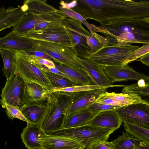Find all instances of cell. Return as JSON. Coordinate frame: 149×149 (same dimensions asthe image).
<instances>
[{
	"label": "cell",
	"instance_id": "obj_9",
	"mask_svg": "<svg viewBox=\"0 0 149 149\" xmlns=\"http://www.w3.org/2000/svg\"><path fill=\"white\" fill-rule=\"evenodd\" d=\"M67 18L65 13L60 10L57 12L40 15L26 12L22 20L13 27V31L20 36L33 31L37 25L41 22Z\"/></svg>",
	"mask_w": 149,
	"mask_h": 149
},
{
	"label": "cell",
	"instance_id": "obj_43",
	"mask_svg": "<svg viewBox=\"0 0 149 149\" xmlns=\"http://www.w3.org/2000/svg\"><path fill=\"white\" fill-rule=\"evenodd\" d=\"M146 82V81L145 80L141 79L138 81L136 83L139 86H142L145 85Z\"/></svg>",
	"mask_w": 149,
	"mask_h": 149
},
{
	"label": "cell",
	"instance_id": "obj_15",
	"mask_svg": "<svg viewBox=\"0 0 149 149\" xmlns=\"http://www.w3.org/2000/svg\"><path fill=\"white\" fill-rule=\"evenodd\" d=\"M84 71L91 78L95 85L109 88L124 87V85H113L107 77L102 68L87 59L78 57Z\"/></svg>",
	"mask_w": 149,
	"mask_h": 149
},
{
	"label": "cell",
	"instance_id": "obj_45",
	"mask_svg": "<svg viewBox=\"0 0 149 149\" xmlns=\"http://www.w3.org/2000/svg\"><path fill=\"white\" fill-rule=\"evenodd\" d=\"M145 20L149 23V18L145 19Z\"/></svg>",
	"mask_w": 149,
	"mask_h": 149
},
{
	"label": "cell",
	"instance_id": "obj_37",
	"mask_svg": "<svg viewBox=\"0 0 149 149\" xmlns=\"http://www.w3.org/2000/svg\"><path fill=\"white\" fill-rule=\"evenodd\" d=\"M24 52L29 55H34L41 58L48 59L55 62L53 58L35 48L29 51Z\"/></svg>",
	"mask_w": 149,
	"mask_h": 149
},
{
	"label": "cell",
	"instance_id": "obj_29",
	"mask_svg": "<svg viewBox=\"0 0 149 149\" xmlns=\"http://www.w3.org/2000/svg\"><path fill=\"white\" fill-rule=\"evenodd\" d=\"M87 42L91 49L89 55L94 53L104 47L108 46V40L105 37L94 32L86 38Z\"/></svg>",
	"mask_w": 149,
	"mask_h": 149
},
{
	"label": "cell",
	"instance_id": "obj_28",
	"mask_svg": "<svg viewBox=\"0 0 149 149\" xmlns=\"http://www.w3.org/2000/svg\"><path fill=\"white\" fill-rule=\"evenodd\" d=\"M122 93L136 94L145 104L149 105V81H146L145 85L142 86H139L136 83L125 86Z\"/></svg>",
	"mask_w": 149,
	"mask_h": 149
},
{
	"label": "cell",
	"instance_id": "obj_41",
	"mask_svg": "<svg viewBox=\"0 0 149 149\" xmlns=\"http://www.w3.org/2000/svg\"><path fill=\"white\" fill-rule=\"evenodd\" d=\"M136 61H139L143 64L149 66V53L138 58Z\"/></svg>",
	"mask_w": 149,
	"mask_h": 149
},
{
	"label": "cell",
	"instance_id": "obj_8",
	"mask_svg": "<svg viewBox=\"0 0 149 149\" xmlns=\"http://www.w3.org/2000/svg\"><path fill=\"white\" fill-rule=\"evenodd\" d=\"M115 111L123 121L149 130V105L134 104L120 107Z\"/></svg>",
	"mask_w": 149,
	"mask_h": 149
},
{
	"label": "cell",
	"instance_id": "obj_11",
	"mask_svg": "<svg viewBox=\"0 0 149 149\" xmlns=\"http://www.w3.org/2000/svg\"><path fill=\"white\" fill-rule=\"evenodd\" d=\"M108 88L106 87L77 92H64L71 98L66 116L87 108L95 102L100 96L106 92Z\"/></svg>",
	"mask_w": 149,
	"mask_h": 149
},
{
	"label": "cell",
	"instance_id": "obj_2",
	"mask_svg": "<svg viewBox=\"0 0 149 149\" xmlns=\"http://www.w3.org/2000/svg\"><path fill=\"white\" fill-rule=\"evenodd\" d=\"M114 131L89 123L79 127L62 128L45 134L69 138L77 142L83 148L87 149L91 147L97 141H107L110 135Z\"/></svg>",
	"mask_w": 149,
	"mask_h": 149
},
{
	"label": "cell",
	"instance_id": "obj_1",
	"mask_svg": "<svg viewBox=\"0 0 149 149\" xmlns=\"http://www.w3.org/2000/svg\"><path fill=\"white\" fill-rule=\"evenodd\" d=\"M92 30L104 35L108 40V46L149 43V23L145 19H116L95 26Z\"/></svg>",
	"mask_w": 149,
	"mask_h": 149
},
{
	"label": "cell",
	"instance_id": "obj_35",
	"mask_svg": "<svg viewBox=\"0 0 149 149\" xmlns=\"http://www.w3.org/2000/svg\"><path fill=\"white\" fill-rule=\"evenodd\" d=\"M29 56L34 63L43 68L47 70L48 68L55 67L54 62L52 61L41 58L34 55Z\"/></svg>",
	"mask_w": 149,
	"mask_h": 149
},
{
	"label": "cell",
	"instance_id": "obj_33",
	"mask_svg": "<svg viewBox=\"0 0 149 149\" xmlns=\"http://www.w3.org/2000/svg\"><path fill=\"white\" fill-rule=\"evenodd\" d=\"M120 107L113 105L94 102L87 108L94 113L97 114L99 113L109 110H116Z\"/></svg>",
	"mask_w": 149,
	"mask_h": 149
},
{
	"label": "cell",
	"instance_id": "obj_13",
	"mask_svg": "<svg viewBox=\"0 0 149 149\" xmlns=\"http://www.w3.org/2000/svg\"><path fill=\"white\" fill-rule=\"evenodd\" d=\"M24 81L19 75L16 73L6 79L4 86L2 89L1 100L6 103L20 107Z\"/></svg>",
	"mask_w": 149,
	"mask_h": 149
},
{
	"label": "cell",
	"instance_id": "obj_14",
	"mask_svg": "<svg viewBox=\"0 0 149 149\" xmlns=\"http://www.w3.org/2000/svg\"><path fill=\"white\" fill-rule=\"evenodd\" d=\"M112 83L129 80L141 79L149 81V76L135 71L128 65L119 66H101Z\"/></svg>",
	"mask_w": 149,
	"mask_h": 149
},
{
	"label": "cell",
	"instance_id": "obj_3",
	"mask_svg": "<svg viewBox=\"0 0 149 149\" xmlns=\"http://www.w3.org/2000/svg\"><path fill=\"white\" fill-rule=\"evenodd\" d=\"M49 109L40 127L45 133L63 128L71 97L64 92L52 91L48 96Z\"/></svg>",
	"mask_w": 149,
	"mask_h": 149
},
{
	"label": "cell",
	"instance_id": "obj_44",
	"mask_svg": "<svg viewBox=\"0 0 149 149\" xmlns=\"http://www.w3.org/2000/svg\"><path fill=\"white\" fill-rule=\"evenodd\" d=\"M45 149V148H38V149ZM83 149H92L91 147H90V148H83Z\"/></svg>",
	"mask_w": 149,
	"mask_h": 149
},
{
	"label": "cell",
	"instance_id": "obj_18",
	"mask_svg": "<svg viewBox=\"0 0 149 149\" xmlns=\"http://www.w3.org/2000/svg\"><path fill=\"white\" fill-rule=\"evenodd\" d=\"M123 120L115 110L103 111L97 114L89 124L95 126L115 130L121 125Z\"/></svg>",
	"mask_w": 149,
	"mask_h": 149
},
{
	"label": "cell",
	"instance_id": "obj_39",
	"mask_svg": "<svg viewBox=\"0 0 149 149\" xmlns=\"http://www.w3.org/2000/svg\"><path fill=\"white\" fill-rule=\"evenodd\" d=\"M59 8L60 10L63 11L65 13L67 18H72L77 19L75 16L76 12L72 9L63 8L61 6H59Z\"/></svg>",
	"mask_w": 149,
	"mask_h": 149
},
{
	"label": "cell",
	"instance_id": "obj_16",
	"mask_svg": "<svg viewBox=\"0 0 149 149\" xmlns=\"http://www.w3.org/2000/svg\"><path fill=\"white\" fill-rule=\"evenodd\" d=\"M0 48L24 52L35 48L33 39L19 36L13 31L0 38Z\"/></svg>",
	"mask_w": 149,
	"mask_h": 149
},
{
	"label": "cell",
	"instance_id": "obj_38",
	"mask_svg": "<svg viewBox=\"0 0 149 149\" xmlns=\"http://www.w3.org/2000/svg\"><path fill=\"white\" fill-rule=\"evenodd\" d=\"M52 73L57 74L62 76L65 77L73 82L77 85H80L77 81L74 79L69 76L65 73L62 72L56 67L52 68L46 70Z\"/></svg>",
	"mask_w": 149,
	"mask_h": 149
},
{
	"label": "cell",
	"instance_id": "obj_32",
	"mask_svg": "<svg viewBox=\"0 0 149 149\" xmlns=\"http://www.w3.org/2000/svg\"><path fill=\"white\" fill-rule=\"evenodd\" d=\"M105 87H102L95 85H79L63 88H53V91L67 93L77 92L90 90L99 89Z\"/></svg>",
	"mask_w": 149,
	"mask_h": 149
},
{
	"label": "cell",
	"instance_id": "obj_22",
	"mask_svg": "<svg viewBox=\"0 0 149 149\" xmlns=\"http://www.w3.org/2000/svg\"><path fill=\"white\" fill-rule=\"evenodd\" d=\"M96 114L87 108L66 116L63 128L75 127L89 123Z\"/></svg>",
	"mask_w": 149,
	"mask_h": 149
},
{
	"label": "cell",
	"instance_id": "obj_42",
	"mask_svg": "<svg viewBox=\"0 0 149 149\" xmlns=\"http://www.w3.org/2000/svg\"><path fill=\"white\" fill-rule=\"evenodd\" d=\"M135 149H149V147L143 142H141Z\"/></svg>",
	"mask_w": 149,
	"mask_h": 149
},
{
	"label": "cell",
	"instance_id": "obj_31",
	"mask_svg": "<svg viewBox=\"0 0 149 149\" xmlns=\"http://www.w3.org/2000/svg\"><path fill=\"white\" fill-rule=\"evenodd\" d=\"M1 104L2 107L5 109V111L8 117L12 120L14 118H16L23 121L28 122V120L22 114L19 109V107L17 106L8 104L1 99Z\"/></svg>",
	"mask_w": 149,
	"mask_h": 149
},
{
	"label": "cell",
	"instance_id": "obj_17",
	"mask_svg": "<svg viewBox=\"0 0 149 149\" xmlns=\"http://www.w3.org/2000/svg\"><path fill=\"white\" fill-rule=\"evenodd\" d=\"M38 139L42 148L45 149H83L84 148L75 141L64 137L45 134Z\"/></svg>",
	"mask_w": 149,
	"mask_h": 149
},
{
	"label": "cell",
	"instance_id": "obj_19",
	"mask_svg": "<svg viewBox=\"0 0 149 149\" xmlns=\"http://www.w3.org/2000/svg\"><path fill=\"white\" fill-rule=\"evenodd\" d=\"M22 80L24 81V86L20 107L32 102L45 99L52 92L36 83L24 79Z\"/></svg>",
	"mask_w": 149,
	"mask_h": 149
},
{
	"label": "cell",
	"instance_id": "obj_24",
	"mask_svg": "<svg viewBox=\"0 0 149 149\" xmlns=\"http://www.w3.org/2000/svg\"><path fill=\"white\" fill-rule=\"evenodd\" d=\"M55 67L76 79L80 85H95L91 78L83 70L55 63Z\"/></svg>",
	"mask_w": 149,
	"mask_h": 149
},
{
	"label": "cell",
	"instance_id": "obj_27",
	"mask_svg": "<svg viewBox=\"0 0 149 149\" xmlns=\"http://www.w3.org/2000/svg\"><path fill=\"white\" fill-rule=\"evenodd\" d=\"M114 149H135L141 142L127 132L119 136L112 141Z\"/></svg>",
	"mask_w": 149,
	"mask_h": 149
},
{
	"label": "cell",
	"instance_id": "obj_34",
	"mask_svg": "<svg viewBox=\"0 0 149 149\" xmlns=\"http://www.w3.org/2000/svg\"><path fill=\"white\" fill-rule=\"evenodd\" d=\"M149 53V43L140 47L135 50L126 61L125 65H128L130 63L136 61L138 58Z\"/></svg>",
	"mask_w": 149,
	"mask_h": 149
},
{
	"label": "cell",
	"instance_id": "obj_20",
	"mask_svg": "<svg viewBox=\"0 0 149 149\" xmlns=\"http://www.w3.org/2000/svg\"><path fill=\"white\" fill-rule=\"evenodd\" d=\"M26 12L21 7H4L0 9V31H1L17 24L25 16Z\"/></svg>",
	"mask_w": 149,
	"mask_h": 149
},
{
	"label": "cell",
	"instance_id": "obj_25",
	"mask_svg": "<svg viewBox=\"0 0 149 149\" xmlns=\"http://www.w3.org/2000/svg\"><path fill=\"white\" fill-rule=\"evenodd\" d=\"M0 52L3 63V70L4 76L8 79L16 73V56L15 51L0 48Z\"/></svg>",
	"mask_w": 149,
	"mask_h": 149
},
{
	"label": "cell",
	"instance_id": "obj_6",
	"mask_svg": "<svg viewBox=\"0 0 149 149\" xmlns=\"http://www.w3.org/2000/svg\"><path fill=\"white\" fill-rule=\"evenodd\" d=\"M15 51L16 73L22 79L36 83L53 91V87L42 68L34 63L29 56L24 52Z\"/></svg>",
	"mask_w": 149,
	"mask_h": 149
},
{
	"label": "cell",
	"instance_id": "obj_23",
	"mask_svg": "<svg viewBox=\"0 0 149 149\" xmlns=\"http://www.w3.org/2000/svg\"><path fill=\"white\" fill-rule=\"evenodd\" d=\"M45 0H26L21 7L25 12L34 14H42L58 12L59 10L46 3Z\"/></svg>",
	"mask_w": 149,
	"mask_h": 149
},
{
	"label": "cell",
	"instance_id": "obj_10",
	"mask_svg": "<svg viewBox=\"0 0 149 149\" xmlns=\"http://www.w3.org/2000/svg\"><path fill=\"white\" fill-rule=\"evenodd\" d=\"M20 36L33 40L47 41L66 46H73L71 38L65 26L56 29L33 31Z\"/></svg>",
	"mask_w": 149,
	"mask_h": 149
},
{
	"label": "cell",
	"instance_id": "obj_7",
	"mask_svg": "<svg viewBox=\"0 0 149 149\" xmlns=\"http://www.w3.org/2000/svg\"><path fill=\"white\" fill-rule=\"evenodd\" d=\"M65 27L71 38L78 56L85 58L89 55L91 49L87 42V37L91 34L85 29L80 21L72 18H68Z\"/></svg>",
	"mask_w": 149,
	"mask_h": 149
},
{
	"label": "cell",
	"instance_id": "obj_30",
	"mask_svg": "<svg viewBox=\"0 0 149 149\" xmlns=\"http://www.w3.org/2000/svg\"><path fill=\"white\" fill-rule=\"evenodd\" d=\"M42 69L45 72L53 88H63L77 85L65 77L51 72L45 69Z\"/></svg>",
	"mask_w": 149,
	"mask_h": 149
},
{
	"label": "cell",
	"instance_id": "obj_4",
	"mask_svg": "<svg viewBox=\"0 0 149 149\" xmlns=\"http://www.w3.org/2000/svg\"><path fill=\"white\" fill-rule=\"evenodd\" d=\"M139 47L128 44L106 46L84 58L101 66L124 65L132 53Z\"/></svg>",
	"mask_w": 149,
	"mask_h": 149
},
{
	"label": "cell",
	"instance_id": "obj_26",
	"mask_svg": "<svg viewBox=\"0 0 149 149\" xmlns=\"http://www.w3.org/2000/svg\"><path fill=\"white\" fill-rule=\"evenodd\" d=\"M126 132L149 147V130L126 121H123Z\"/></svg>",
	"mask_w": 149,
	"mask_h": 149
},
{
	"label": "cell",
	"instance_id": "obj_36",
	"mask_svg": "<svg viewBox=\"0 0 149 149\" xmlns=\"http://www.w3.org/2000/svg\"><path fill=\"white\" fill-rule=\"evenodd\" d=\"M92 149H114V145L112 142L98 141L94 143L91 146Z\"/></svg>",
	"mask_w": 149,
	"mask_h": 149
},
{
	"label": "cell",
	"instance_id": "obj_21",
	"mask_svg": "<svg viewBox=\"0 0 149 149\" xmlns=\"http://www.w3.org/2000/svg\"><path fill=\"white\" fill-rule=\"evenodd\" d=\"M45 134L40 127L28 123L21 133V137L26 148L37 149L42 148L38 139Z\"/></svg>",
	"mask_w": 149,
	"mask_h": 149
},
{
	"label": "cell",
	"instance_id": "obj_40",
	"mask_svg": "<svg viewBox=\"0 0 149 149\" xmlns=\"http://www.w3.org/2000/svg\"><path fill=\"white\" fill-rule=\"evenodd\" d=\"M77 0L72 1L69 3H66L63 1H61L60 3L61 6L63 8L72 9L75 7L77 4Z\"/></svg>",
	"mask_w": 149,
	"mask_h": 149
},
{
	"label": "cell",
	"instance_id": "obj_12",
	"mask_svg": "<svg viewBox=\"0 0 149 149\" xmlns=\"http://www.w3.org/2000/svg\"><path fill=\"white\" fill-rule=\"evenodd\" d=\"M49 107L47 96L43 99L24 104L19 107V109L28 123L40 127Z\"/></svg>",
	"mask_w": 149,
	"mask_h": 149
},
{
	"label": "cell",
	"instance_id": "obj_5",
	"mask_svg": "<svg viewBox=\"0 0 149 149\" xmlns=\"http://www.w3.org/2000/svg\"><path fill=\"white\" fill-rule=\"evenodd\" d=\"M33 40L34 48L53 58L55 62L83 70L73 46H66L41 40Z\"/></svg>",
	"mask_w": 149,
	"mask_h": 149
}]
</instances>
